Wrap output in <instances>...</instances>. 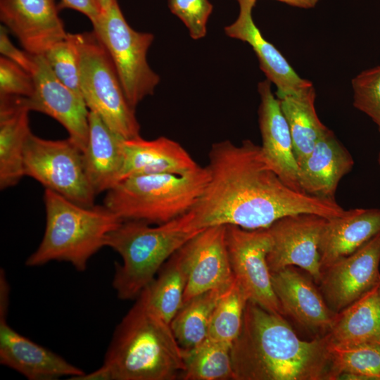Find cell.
I'll return each instance as SVG.
<instances>
[{
  "mask_svg": "<svg viewBox=\"0 0 380 380\" xmlns=\"http://www.w3.org/2000/svg\"><path fill=\"white\" fill-rule=\"evenodd\" d=\"M101 12L106 11L113 3V0H95Z\"/></svg>",
  "mask_w": 380,
  "mask_h": 380,
  "instance_id": "cell-39",
  "label": "cell"
},
{
  "mask_svg": "<svg viewBox=\"0 0 380 380\" xmlns=\"http://www.w3.org/2000/svg\"><path fill=\"white\" fill-rule=\"evenodd\" d=\"M326 217L312 213L284 216L267 229L272 246L267 261L271 272L289 266L305 270L319 284L322 270L319 251Z\"/></svg>",
  "mask_w": 380,
  "mask_h": 380,
  "instance_id": "cell-12",
  "label": "cell"
},
{
  "mask_svg": "<svg viewBox=\"0 0 380 380\" xmlns=\"http://www.w3.org/2000/svg\"><path fill=\"white\" fill-rule=\"evenodd\" d=\"M23 168L28 176L82 206L94 205L95 194L88 179L83 151L68 137L49 140L32 132L24 148Z\"/></svg>",
  "mask_w": 380,
  "mask_h": 380,
  "instance_id": "cell-9",
  "label": "cell"
},
{
  "mask_svg": "<svg viewBox=\"0 0 380 380\" xmlns=\"http://www.w3.org/2000/svg\"><path fill=\"white\" fill-rule=\"evenodd\" d=\"M290 6L300 8H314L320 0H277Z\"/></svg>",
  "mask_w": 380,
  "mask_h": 380,
  "instance_id": "cell-38",
  "label": "cell"
},
{
  "mask_svg": "<svg viewBox=\"0 0 380 380\" xmlns=\"http://www.w3.org/2000/svg\"><path fill=\"white\" fill-rule=\"evenodd\" d=\"M189 277L183 303L213 289H226L234 280L226 244V225L204 229L183 245Z\"/></svg>",
  "mask_w": 380,
  "mask_h": 380,
  "instance_id": "cell-15",
  "label": "cell"
},
{
  "mask_svg": "<svg viewBox=\"0 0 380 380\" xmlns=\"http://www.w3.org/2000/svg\"><path fill=\"white\" fill-rule=\"evenodd\" d=\"M353 106L367 114L380 132V65L364 70L352 80Z\"/></svg>",
  "mask_w": 380,
  "mask_h": 380,
  "instance_id": "cell-33",
  "label": "cell"
},
{
  "mask_svg": "<svg viewBox=\"0 0 380 380\" xmlns=\"http://www.w3.org/2000/svg\"><path fill=\"white\" fill-rule=\"evenodd\" d=\"M353 165L354 160L348 151L327 129L299 165L300 186L309 195L336 201L338 183Z\"/></svg>",
  "mask_w": 380,
  "mask_h": 380,
  "instance_id": "cell-20",
  "label": "cell"
},
{
  "mask_svg": "<svg viewBox=\"0 0 380 380\" xmlns=\"http://www.w3.org/2000/svg\"><path fill=\"white\" fill-rule=\"evenodd\" d=\"M185 369L170 324L139 295L116 327L102 366L77 380H174Z\"/></svg>",
  "mask_w": 380,
  "mask_h": 380,
  "instance_id": "cell-3",
  "label": "cell"
},
{
  "mask_svg": "<svg viewBox=\"0 0 380 380\" xmlns=\"http://www.w3.org/2000/svg\"><path fill=\"white\" fill-rule=\"evenodd\" d=\"M380 233V208H355L327 219L319 251L322 270L361 248Z\"/></svg>",
  "mask_w": 380,
  "mask_h": 380,
  "instance_id": "cell-22",
  "label": "cell"
},
{
  "mask_svg": "<svg viewBox=\"0 0 380 380\" xmlns=\"http://www.w3.org/2000/svg\"><path fill=\"white\" fill-rule=\"evenodd\" d=\"M315 96V89L311 85L297 94L277 97L290 129L298 166L328 129L317 114Z\"/></svg>",
  "mask_w": 380,
  "mask_h": 380,
  "instance_id": "cell-26",
  "label": "cell"
},
{
  "mask_svg": "<svg viewBox=\"0 0 380 380\" xmlns=\"http://www.w3.org/2000/svg\"><path fill=\"white\" fill-rule=\"evenodd\" d=\"M329 334L307 341L283 315L248 301L231 347L234 380H331Z\"/></svg>",
  "mask_w": 380,
  "mask_h": 380,
  "instance_id": "cell-2",
  "label": "cell"
},
{
  "mask_svg": "<svg viewBox=\"0 0 380 380\" xmlns=\"http://www.w3.org/2000/svg\"><path fill=\"white\" fill-rule=\"evenodd\" d=\"M44 202L45 232L38 248L25 261L28 267L64 261L84 272L89 259L106 246L108 234L122 222L104 205L82 206L48 189Z\"/></svg>",
  "mask_w": 380,
  "mask_h": 380,
  "instance_id": "cell-4",
  "label": "cell"
},
{
  "mask_svg": "<svg viewBox=\"0 0 380 380\" xmlns=\"http://www.w3.org/2000/svg\"><path fill=\"white\" fill-rule=\"evenodd\" d=\"M34 92L32 74L10 59L0 58V96L31 97Z\"/></svg>",
  "mask_w": 380,
  "mask_h": 380,
  "instance_id": "cell-35",
  "label": "cell"
},
{
  "mask_svg": "<svg viewBox=\"0 0 380 380\" xmlns=\"http://www.w3.org/2000/svg\"><path fill=\"white\" fill-rule=\"evenodd\" d=\"M273 290L284 315L312 331L328 333L336 312L312 281L293 266L271 272Z\"/></svg>",
  "mask_w": 380,
  "mask_h": 380,
  "instance_id": "cell-18",
  "label": "cell"
},
{
  "mask_svg": "<svg viewBox=\"0 0 380 380\" xmlns=\"http://www.w3.org/2000/svg\"><path fill=\"white\" fill-rule=\"evenodd\" d=\"M0 52L3 56L30 72L33 64L32 54L20 50L13 44L8 37V30L4 25L0 27Z\"/></svg>",
  "mask_w": 380,
  "mask_h": 380,
  "instance_id": "cell-36",
  "label": "cell"
},
{
  "mask_svg": "<svg viewBox=\"0 0 380 380\" xmlns=\"http://www.w3.org/2000/svg\"><path fill=\"white\" fill-rule=\"evenodd\" d=\"M61 6L83 13L91 23L101 14V10L95 0H61Z\"/></svg>",
  "mask_w": 380,
  "mask_h": 380,
  "instance_id": "cell-37",
  "label": "cell"
},
{
  "mask_svg": "<svg viewBox=\"0 0 380 380\" xmlns=\"http://www.w3.org/2000/svg\"><path fill=\"white\" fill-rule=\"evenodd\" d=\"M239 13L236 20L224 27L227 36L248 43L255 53L260 67L277 87V97L297 94L312 85L300 77L281 53L261 34L253 19L257 0H236Z\"/></svg>",
  "mask_w": 380,
  "mask_h": 380,
  "instance_id": "cell-19",
  "label": "cell"
},
{
  "mask_svg": "<svg viewBox=\"0 0 380 380\" xmlns=\"http://www.w3.org/2000/svg\"><path fill=\"white\" fill-rule=\"evenodd\" d=\"M122 151L124 161L120 182L135 175H182L198 166L178 142L165 137L153 140L140 136L124 139Z\"/></svg>",
  "mask_w": 380,
  "mask_h": 380,
  "instance_id": "cell-21",
  "label": "cell"
},
{
  "mask_svg": "<svg viewBox=\"0 0 380 380\" xmlns=\"http://www.w3.org/2000/svg\"><path fill=\"white\" fill-rule=\"evenodd\" d=\"M378 162H379V164L380 165V153L379 154Z\"/></svg>",
  "mask_w": 380,
  "mask_h": 380,
  "instance_id": "cell-40",
  "label": "cell"
},
{
  "mask_svg": "<svg viewBox=\"0 0 380 380\" xmlns=\"http://www.w3.org/2000/svg\"><path fill=\"white\" fill-rule=\"evenodd\" d=\"M379 287H380V278H379Z\"/></svg>",
  "mask_w": 380,
  "mask_h": 380,
  "instance_id": "cell-41",
  "label": "cell"
},
{
  "mask_svg": "<svg viewBox=\"0 0 380 380\" xmlns=\"http://www.w3.org/2000/svg\"><path fill=\"white\" fill-rule=\"evenodd\" d=\"M210 179L198 200L183 215L168 222L174 229L196 232L217 225L246 229L268 228L277 220L299 213L327 219L344 214L336 201L296 191L279 177L261 146L251 140L235 145L213 144L207 165Z\"/></svg>",
  "mask_w": 380,
  "mask_h": 380,
  "instance_id": "cell-1",
  "label": "cell"
},
{
  "mask_svg": "<svg viewBox=\"0 0 380 380\" xmlns=\"http://www.w3.org/2000/svg\"><path fill=\"white\" fill-rule=\"evenodd\" d=\"M125 139L113 132L93 111L89 113V138L83 153L86 172L97 195L116 185L120 179Z\"/></svg>",
  "mask_w": 380,
  "mask_h": 380,
  "instance_id": "cell-24",
  "label": "cell"
},
{
  "mask_svg": "<svg viewBox=\"0 0 380 380\" xmlns=\"http://www.w3.org/2000/svg\"><path fill=\"white\" fill-rule=\"evenodd\" d=\"M9 286L0 271V363L30 380L75 379L85 374L63 357L23 336L7 322Z\"/></svg>",
  "mask_w": 380,
  "mask_h": 380,
  "instance_id": "cell-11",
  "label": "cell"
},
{
  "mask_svg": "<svg viewBox=\"0 0 380 380\" xmlns=\"http://www.w3.org/2000/svg\"><path fill=\"white\" fill-rule=\"evenodd\" d=\"M209 179L207 166L199 165L182 175L132 176L106 191L103 205L122 221L162 224L190 210Z\"/></svg>",
  "mask_w": 380,
  "mask_h": 380,
  "instance_id": "cell-5",
  "label": "cell"
},
{
  "mask_svg": "<svg viewBox=\"0 0 380 380\" xmlns=\"http://www.w3.org/2000/svg\"><path fill=\"white\" fill-rule=\"evenodd\" d=\"M380 233L352 254L322 271L320 291L331 310L338 312L376 286L380 272Z\"/></svg>",
  "mask_w": 380,
  "mask_h": 380,
  "instance_id": "cell-14",
  "label": "cell"
},
{
  "mask_svg": "<svg viewBox=\"0 0 380 380\" xmlns=\"http://www.w3.org/2000/svg\"><path fill=\"white\" fill-rule=\"evenodd\" d=\"M91 23L93 32L111 58L129 105L135 109L146 96L154 93L160 81L146 60L153 34L132 29L117 0Z\"/></svg>",
  "mask_w": 380,
  "mask_h": 380,
  "instance_id": "cell-8",
  "label": "cell"
},
{
  "mask_svg": "<svg viewBox=\"0 0 380 380\" xmlns=\"http://www.w3.org/2000/svg\"><path fill=\"white\" fill-rule=\"evenodd\" d=\"M231 346L207 338L196 348L184 351V380H234Z\"/></svg>",
  "mask_w": 380,
  "mask_h": 380,
  "instance_id": "cell-29",
  "label": "cell"
},
{
  "mask_svg": "<svg viewBox=\"0 0 380 380\" xmlns=\"http://www.w3.org/2000/svg\"><path fill=\"white\" fill-rule=\"evenodd\" d=\"M201 231L176 229L168 222L152 227L142 221H122L106 241L122 258V263H115L112 283L118 298L136 300L172 254Z\"/></svg>",
  "mask_w": 380,
  "mask_h": 380,
  "instance_id": "cell-6",
  "label": "cell"
},
{
  "mask_svg": "<svg viewBox=\"0 0 380 380\" xmlns=\"http://www.w3.org/2000/svg\"><path fill=\"white\" fill-rule=\"evenodd\" d=\"M43 55L56 77L82 98L80 84L79 57L68 34L65 39L53 45Z\"/></svg>",
  "mask_w": 380,
  "mask_h": 380,
  "instance_id": "cell-32",
  "label": "cell"
},
{
  "mask_svg": "<svg viewBox=\"0 0 380 380\" xmlns=\"http://www.w3.org/2000/svg\"><path fill=\"white\" fill-rule=\"evenodd\" d=\"M0 19L32 55L44 53L68 34L55 0H0Z\"/></svg>",
  "mask_w": 380,
  "mask_h": 380,
  "instance_id": "cell-16",
  "label": "cell"
},
{
  "mask_svg": "<svg viewBox=\"0 0 380 380\" xmlns=\"http://www.w3.org/2000/svg\"><path fill=\"white\" fill-rule=\"evenodd\" d=\"M248 301V296L234 279L213 311L208 338L232 346L241 331Z\"/></svg>",
  "mask_w": 380,
  "mask_h": 380,
  "instance_id": "cell-30",
  "label": "cell"
},
{
  "mask_svg": "<svg viewBox=\"0 0 380 380\" xmlns=\"http://www.w3.org/2000/svg\"><path fill=\"white\" fill-rule=\"evenodd\" d=\"M258 90L260 96L258 117L262 153L284 184L303 192L299 183V166L293 153L290 129L279 101L272 91L271 82L267 79L260 82Z\"/></svg>",
  "mask_w": 380,
  "mask_h": 380,
  "instance_id": "cell-17",
  "label": "cell"
},
{
  "mask_svg": "<svg viewBox=\"0 0 380 380\" xmlns=\"http://www.w3.org/2000/svg\"><path fill=\"white\" fill-rule=\"evenodd\" d=\"M79 57L80 84L89 110L125 139L139 137L135 109L129 103L107 50L92 32L70 34Z\"/></svg>",
  "mask_w": 380,
  "mask_h": 380,
  "instance_id": "cell-7",
  "label": "cell"
},
{
  "mask_svg": "<svg viewBox=\"0 0 380 380\" xmlns=\"http://www.w3.org/2000/svg\"><path fill=\"white\" fill-rule=\"evenodd\" d=\"M30 73L34 92L27 98L30 110L44 113L61 123L69 138L84 152L89 138V113L83 99L53 74L43 54L32 55Z\"/></svg>",
  "mask_w": 380,
  "mask_h": 380,
  "instance_id": "cell-13",
  "label": "cell"
},
{
  "mask_svg": "<svg viewBox=\"0 0 380 380\" xmlns=\"http://www.w3.org/2000/svg\"><path fill=\"white\" fill-rule=\"evenodd\" d=\"M226 244L234 277L248 300L269 312L284 315L273 290L267 261L272 246L268 229H246L226 225Z\"/></svg>",
  "mask_w": 380,
  "mask_h": 380,
  "instance_id": "cell-10",
  "label": "cell"
},
{
  "mask_svg": "<svg viewBox=\"0 0 380 380\" xmlns=\"http://www.w3.org/2000/svg\"><path fill=\"white\" fill-rule=\"evenodd\" d=\"M27 98L0 96V188L16 185L24 174L23 154L32 132Z\"/></svg>",
  "mask_w": 380,
  "mask_h": 380,
  "instance_id": "cell-23",
  "label": "cell"
},
{
  "mask_svg": "<svg viewBox=\"0 0 380 380\" xmlns=\"http://www.w3.org/2000/svg\"><path fill=\"white\" fill-rule=\"evenodd\" d=\"M331 380L343 373L362 376L365 380H380V343L339 346L329 342Z\"/></svg>",
  "mask_w": 380,
  "mask_h": 380,
  "instance_id": "cell-31",
  "label": "cell"
},
{
  "mask_svg": "<svg viewBox=\"0 0 380 380\" xmlns=\"http://www.w3.org/2000/svg\"><path fill=\"white\" fill-rule=\"evenodd\" d=\"M169 7L186 26L192 39L205 36L208 20L213 11L208 0H169Z\"/></svg>",
  "mask_w": 380,
  "mask_h": 380,
  "instance_id": "cell-34",
  "label": "cell"
},
{
  "mask_svg": "<svg viewBox=\"0 0 380 380\" xmlns=\"http://www.w3.org/2000/svg\"><path fill=\"white\" fill-rule=\"evenodd\" d=\"M328 334L330 341L339 346L380 343L379 283L337 312Z\"/></svg>",
  "mask_w": 380,
  "mask_h": 380,
  "instance_id": "cell-25",
  "label": "cell"
},
{
  "mask_svg": "<svg viewBox=\"0 0 380 380\" xmlns=\"http://www.w3.org/2000/svg\"><path fill=\"white\" fill-rule=\"evenodd\" d=\"M227 289L208 291L183 303L170 323L183 351L196 348L208 338L213 311Z\"/></svg>",
  "mask_w": 380,
  "mask_h": 380,
  "instance_id": "cell-28",
  "label": "cell"
},
{
  "mask_svg": "<svg viewBox=\"0 0 380 380\" xmlns=\"http://www.w3.org/2000/svg\"><path fill=\"white\" fill-rule=\"evenodd\" d=\"M182 246L163 264L140 294L147 305L169 324L183 304L188 281L189 270Z\"/></svg>",
  "mask_w": 380,
  "mask_h": 380,
  "instance_id": "cell-27",
  "label": "cell"
}]
</instances>
